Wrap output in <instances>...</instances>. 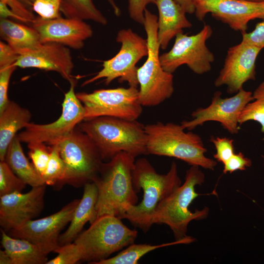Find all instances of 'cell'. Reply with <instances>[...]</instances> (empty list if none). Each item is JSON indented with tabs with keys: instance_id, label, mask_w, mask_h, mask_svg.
<instances>
[{
	"instance_id": "obj_1",
	"label": "cell",
	"mask_w": 264,
	"mask_h": 264,
	"mask_svg": "<svg viewBox=\"0 0 264 264\" xmlns=\"http://www.w3.org/2000/svg\"><path fill=\"white\" fill-rule=\"evenodd\" d=\"M132 182L136 193L143 190V198L139 203L129 206L119 219L146 232L154 224L158 204L181 184L176 164L173 161L167 174H159L146 158H139L135 161Z\"/></svg>"
},
{
	"instance_id": "obj_2",
	"label": "cell",
	"mask_w": 264,
	"mask_h": 264,
	"mask_svg": "<svg viewBox=\"0 0 264 264\" xmlns=\"http://www.w3.org/2000/svg\"><path fill=\"white\" fill-rule=\"evenodd\" d=\"M135 158L123 152L103 162L93 181L98 190L97 218L105 215L120 218L129 206L137 204L132 182Z\"/></svg>"
},
{
	"instance_id": "obj_3",
	"label": "cell",
	"mask_w": 264,
	"mask_h": 264,
	"mask_svg": "<svg viewBox=\"0 0 264 264\" xmlns=\"http://www.w3.org/2000/svg\"><path fill=\"white\" fill-rule=\"evenodd\" d=\"M77 126L96 145L103 161L123 152L134 157L148 154L145 125L136 120L100 116Z\"/></svg>"
},
{
	"instance_id": "obj_4",
	"label": "cell",
	"mask_w": 264,
	"mask_h": 264,
	"mask_svg": "<svg viewBox=\"0 0 264 264\" xmlns=\"http://www.w3.org/2000/svg\"><path fill=\"white\" fill-rule=\"evenodd\" d=\"M181 125L157 122L145 125L148 154L175 157L191 166L213 170L216 160L206 157L200 136L185 132Z\"/></svg>"
},
{
	"instance_id": "obj_5",
	"label": "cell",
	"mask_w": 264,
	"mask_h": 264,
	"mask_svg": "<svg viewBox=\"0 0 264 264\" xmlns=\"http://www.w3.org/2000/svg\"><path fill=\"white\" fill-rule=\"evenodd\" d=\"M203 173L198 166H191L186 172L184 183L163 199L156 208L153 224H165L172 231L175 241L186 239L189 223L193 220L205 219L209 210L205 207L192 212L189 209L192 202L200 194L195 190L197 185L204 181Z\"/></svg>"
},
{
	"instance_id": "obj_6",
	"label": "cell",
	"mask_w": 264,
	"mask_h": 264,
	"mask_svg": "<svg viewBox=\"0 0 264 264\" xmlns=\"http://www.w3.org/2000/svg\"><path fill=\"white\" fill-rule=\"evenodd\" d=\"M143 24L148 47L147 58L137 68L139 100L143 107L159 105L172 95L174 88L172 73L165 71L159 59L157 40V17L146 9Z\"/></svg>"
},
{
	"instance_id": "obj_7",
	"label": "cell",
	"mask_w": 264,
	"mask_h": 264,
	"mask_svg": "<svg viewBox=\"0 0 264 264\" xmlns=\"http://www.w3.org/2000/svg\"><path fill=\"white\" fill-rule=\"evenodd\" d=\"M137 236L117 217L101 216L80 234L74 242L82 255L81 261L95 264L113 253L134 243Z\"/></svg>"
},
{
	"instance_id": "obj_8",
	"label": "cell",
	"mask_w": 264,
	"mask_h": 264,
	"mask_svg": "<svg viewBox=\"0 0 264 264\" xmlns=\"http://www.w3.org/2000/svg\"><path fill=\"white\" fill-rule=\"evenodd\" d=\"M57 145L66 166L61 188L66 184L79 188L95 180L103 160L88 135L77 126Z\"/></svg>"
},
{
	"instance_id": "obj_9",
	"label": "cell",
	"mask_w": 264,
	"mask_h": 264,
	"mask_svg": "<svg viewBox=\"0 0 264 264\" xmlns=\"http://www.w3.org/2000/svg\"><path fill=\"white\" fill-rule=\"evenodd\" d=\"M116 41L121 44L119 52L111 59L104 61L102 69L84 82L83 86L102 78L108 85L118 79L120 82H126L129 86L137 88L138 67L136 65L142 58L148 55L147 40L131 29H123L118 32Z\"/></svg>"
},
{
	"instance_id": "obj_10",
	"label": "cell",
	"mask_w": 264,
	"mask_h": 264,
	"mask_svg": "<svg viewBox=\"0 0 264 264\" xmlns=\"http://www.w3.org/2000/svg\"><path fill=\"white\" fill-rule=\"evenodd\" d=\"M137 87L100 89L76 95L85 109L84 120L100 116H110L136 120L142 112Z\"/></svg>"
},
{
	"instance_id": "obj_11",
	"label": "cell",
	"mask_w": 264,
	"mask_h": 264,
	"mask_svg": "<svg viewBox=\"0 0 264 264\" xmlns=\"http://www.w3.org/2000/svg\"><path fill=\"white\" fill-rule=\"evenodd\" d=\"M212 33L211 26L205 24L195 35H188L183 32L177 34L172 48L159 56L163 69L173 74L178 67L185 65L197 74L209 72L212 68L215 56L207 46L206 42Z\"/></svg>"
},
{
	"instance_id": "obj_12",
	"label": "cell",
	"mask_w": 264,
	"mask_h": 264,
	"mask_svg": "<svg viewBox=\"0 0 264 264\" xmlns=\"http://www.w3.org/2000/svg\"><path fill=\"white\" fill-rule=\"evenodd\" d=\"M69 82L70 88L65 94L60 117L48 124L29 123L23 131L17 134L21 142L27 144L43 143L48 146L57 145L84 121V107L74 91L76 81L73 79Z\"/></svg>"
},
{
	"instance_id": "obj_13",
	"label": "cell",
	"mask_w": 264,
	"mask_h": 264,
	"mask_svg": "<svg viewBox=\"0 0 264 264\" xmlns=\"http://www.w3.org/2000/svg\"><path fill=\"white\" fill-rule=\"evenodd\" d=\"M221 95L220 91L215 92L209 106L197 109L192 113V119L181 123L183 129L191 131L206 122L216 121L229 133H238L239 116L245 106L253 101L252 93L242 88L232 97L223 98Z\"/></svg>"
},
{
	"instance_id": "obj_14",
	"label": "cell",
	"mask_w": 264,
	"mask_h": 264,
	"mask_svg": "<svg viewBox=\"0 0 264 264\" xmlns=\"http://www.w3.org/2000/svg\"><path fill=\"white\" fill-rule=\"evenodd\" d=\"M195 13L202 21L208 14L242 33L245 32L248 22L258 18L264 19V1L244 0H192Z\"/></svg>"
},
{
	"instance_id": "obj_15",
	"label": "cell",
	"mask_w": 264,
	"mask_h": 264,
	"mask_svg": "<svg viewBox=\"0 0 264 264\" xmlns=\"http://www.w3.org/2000/svg\"><path fill=\"white\" fill-rule=\"evenodd\" d=\"M80 200L75 199L47 217L29 220L20 228L9 231V235L27 240L49 253L54 252L60 246L61 231L70 223Z\"/></svg>"
},
{
	"instance_id": "obj_16",
	"label": "cell",
	"mask_w": 264,
	"mask_h": 264,
	"mask_svg": "<svg viewBox=\"0 0 264 264\" xmlns=\"http://www.w3.org/2000/svg\"><path fill=\"white\" fill-rule=\"evenodd\" d=\"M261 49L242 42L230 47L227 50L223 66L214 85L227 87L229 94L236 93L243 84L254 80L256 61Z\"/></svg>"
},
{
	"instance_id": "obj_17",
	"label": "cell",
	"mask_w": 264,
	"mask_h": 264,
	"mask_svg": "<svg viewBox=\"0 0 264 264\" xmlns=\"http://www.w3.org/2000/svg\"><path fill=\"white\" fill-rule=\"evenodd\" d=\"M46 184L28 192H15L0 196V225L6 232L20 228L33 220L44 206Z\"/></svg>"
},
{
	"instance_id": "obj_18",
	"label": "cell",
	"mask_w": 264,
	"mask_h": 264,
	"mask_svg": "<svg viewBox=\"0 0 264 264\" xmlns=\"http://www.w3.org/2000/svg\"><path fill=\"white\" fill-rule=\"evenodd\" d=\"M18 57L14 66L21 68H35L59 73L70 81L74 63L68 47L61 44L41 43L32 48L16 50Z\"/></svg>"
},
{
	"instance_id": "obj_19",
	"label": "cell",
	"mask_w": 264,
	"mask_h": 264,
	"mask_svg": "<svg viewBox=\"0 0 264 264\" xmlns=\"http://www.w3.org/2000/svg\"><path fill=\"white\" fill-rule=\"evenodd\" d=\"M38 32L41 43H54L81 49L93 35L91 26L84 20L68 18L44 20L36 18L30 23Z\"/></svg>"
},
{
	"instance_id": "obj_20",
	"label": "cell",
	"mask_w": 264,
	"mask_h": 264,
	"mask_svg": "<svg viewBox=\"0 0 264 264\" xmlns=\"http://www.w3.org/2000/svg\"><path fill=\"white\" fill-rule=\"evenodd\" d=\"M155 4L158 12L157 40L160 48L165 49L174 37L192 24L184 9L174 0H156Z\"/></svg>"
},
{
	"instance_id": "obj_21",
	"label": "cell",
	"mask_w": 264,
	"mask_h": 264,
	"mask_svg": "<svg viewBox=\"0 0 264 264\" xmlns=\"http://www.w3.org/2000/svg\"><path fill=\"white\" fill-rule=\"evenodd\" d=\"M97 198L98 190L94 182L84 186L82 198L75 209L70 224L66 231L60 235V246L72 242L80 234L87 222L91 224L96 220Z\"/></svg>"
},
{
	"instance_id": "obj_22",
	"label": "cell",
	"mask_w": 264,
	"mask_h": 264,
	"mask_svg": "<svg viewBox=\"0 0 264 264\" xmlns=\"http://www.w3.org/2000/svg\"><path fill=\"white\" fill-rule=\"evenodd\" d=\"M31 114L28 110L9 101L0 112V160L4 161L8 148L17 132L30 123Z\"/></svg>"
},
{
	"instance_id": "obj_23",
	"label": "cell",
	"mask_w": 264,
	"mask_h": 264,
	"mask_svg": "<svg viewBox=\"0 0 264 264\" xmlns=\"http://www.w3.org/2000/svg\"><path fill=\"white\" fill-rule=\"evenodd\" d=\"M1 244L12 264H43L47 261V251L27 240L14 238L1 229Z\"/></svg>"
},
{
	"instance_id": "obj_24",
	"label": "cell",
	"mask_w": 264,
	"mask_h": 264,
	"mask_svg": "<svg viewBox=\"0 0 264 264\" xmlns=\"http://www.w3.org/2000/svg\"><path fill=\"white\" fill-rule=\"evenodd\" d=\"M21 142L16 135L10 144L5 161L12 171L26 184L32 187L45 184L32 163L24 154Z\"/></svg>"
},
{
	"instance_id": "obj_25",
	"label": "cell",
	"mask_w": 264,
	"mask_h": 264,
	"mask_svg": "<svg viewBox=\"0 0 264 264\" xmlns=\"http://www.w3.org/2000/svg\"><path fill=\"white\" fill-rule=\"evenodd\" d=\"M0 35L15 50L34 47L41 44L40 35L33 27L8 19L0 18Z\"/></svg>"
},
{
	"instance_id": "obj_26",
	"label": "cell",
	"mask_w": 264,
	"mask_h": 264,
	"mask_svg": "<svg viewBox=\"0 0 264 264\" xmlns=\"http://www.w3.org/2000/svg\"><path fill=\"white\" fill-rule=\"evenodd\" d=\"M195 239L189 236L181 241L157 245L150 244H134L129 245L115 256L103 260L95 264H137L145 255L156 249L178 244H187L193 242Z\"/></svg>"
},
{
	"instance_id": "obj_27",
	"label": "cell",
	"mask_w": 264,
	"mask_h": 264,
	"mask_svg": "<svg viewBox=\"0 0 264 264\" xmlns=\"http://www.w3.org/2000/svg\"><path fill=\"white\" fill-rule=\"evenodd\" d=\"M61 12L68 18L90 20L103 25L108 22L93 0H61Z\"/></svg>"
},
{
	"instance_id": "obj_28",
	"label": "cell",
	"mask_w": 264,
	"mask_h": 264,
	"mask_svg": "<svg viewBox=\"0 0 264 264\" xmlns=\"http://www.w3.org/2000/svg\"><path fill=\"white\" fill-rule=\"evenodd\" d=\"M253 101L248 103L242 111L239 117V126L248 121L259 123L261 131L264 133V81L252 93Z\"/></svg>"
},
{
	"instance_id": "obj_29",
	"label": "cell",
	"mask_w": 264,
	"mask_h": 264,
	"mask_svg": "<svg viewBox=\"0 0 264 264\" xmlns=\"http://www.w3.org/2000/svg\"><path fill=\"white\" fill-rule=\"evenodd\" d=\"M50 146V155L43 178L46 185L60 189L66 173L65 163L60 155L57 145Z\"/></svg>"
},
{
	"instance_id": "obj_30",
	"label": "cell",
	"mask_w": 264,
	"mask_h": 264,
	"mask_svg": "<svg viewBox=\"0 0 264 264\" xmlns=\"http://www.w3.org/2000/svg\"><path fill=\"white\" fill-rule=\"evenodd\" d=\"M27 184L11 169L5 161L0 162V196L22 192Z\"/></svg>"
},
{
	"instance_id": "obj_31",
	"label": "cell",
	"mask_w": 264,
	"mask_h": 264,
	"mask_svg": "<svg viewBox=\"0 0 264 264\" xmlns=\"http://www.w3.org/2000/svg\"><path fill=\"white\" fill-rule=\"evenodd\" d=\"M27 146L29 157L36 170L43 176L49 159L50 146L43 143H29Z\"/></svg>"
},
{
	"instance_id": "obj_32",
	"label": "cell",
	"mask_w": 264,
	"mask_h": 264,
	"mask_svg": "<svg viewBox=\"0 0 264 264\" xmlns=\"http://www.w3.org/2000/svg\"><path fill=\"white\" fill-rule=\"evenodd\" d=\"M54 252L57 256L45 264H74L82 260L79 248L74 242L60 246Z\"/></svg>"
},
{
	"instance_id": "obj_33",
	"label": "cell",
	"mask_w": 264,
	"mask_h": 264,
	"mask_svg": "<svg viewBox=\"0 0 264 264\" xmlns=\"http://www.w3.org/2000/svg\"><path fill=\"white\" fill-rule=\"evenodd\" d=\"M32 8L40 17L44 20L61 17V0H34Z\"/></svg>"
},
{
	"instance_id": "obj_34",
	"label": "cell",
	"mask_w": 264,
	"mask_h": 264,
	"mask_svg": "<svg viewBox=\"0 0 264 264\" xmlns=\"http://www.w3.org/2000/svg\"><path fill=\"white\" fill-rule=\"evenodd\" d=\"M210 141L216 149L214 158L223 164L235 153L234 140L227 137L211 136Z\"/></svg>"
},
{
	"instance_id": "obj_35",
	"label": "cell",
	"mask_w": 264,
	"mask_h": 264,
	"mask_svg": "<svg viewBox=\"0 0 264 264\" xmlns=\"http://www.w3.org/2000/svg\"><path fill=\"white\" fill-rule=\"evenodd\" d=\"M17 68L14 65L0 66V112L9 102L8 89L11 76Z\"/></svg>"
},
{
	"instance_id": "obj_36",
	"label": "cell",
	"mask_w": 264,
	"mask_h": 264,
	"mask_svg": "<svg viewBox=\"0 0 264 264\" xmlns=\"http://www.w3.org/2000/svg\"><path fill=\"white\" fill-rule=\"evenodd\" d=\"M156 0H128V12L130 18L139 24L143 25L144 12L146 6L151 3L155 4Z\"/></svg>"
},
{
	"instance_id": "obj_37",
	"label": "cell",
	"mask_w": 264,
	"mask_h": 264,
	"mask_svg": "<svg viewBox=\"0 0 264 264\" xmlns=\"http://www.w3.org/2000/svg\"><path fill=\"white\" fill-rule=\"evenodd\" d=\"M242 34V42L262 50L264 48V19L256 24L252 31L248 33L245 32Z\"/></svg>"
},
{
	"instance_id": "obj_38",
	"label": "cell",
	"mask_w": 264,
	"mask_h": 264,
	"mask_svg": "<svg viewBox=\"0 0 264 264\" xmlns=\"http://www.w3.org/2000/svg\"><path fill=\"white\" fill-rule=\"evenodd\" d=\"M223 165V173L231 174L238 170H245L251 166L252 162L242 152H239L235 153Z\"/></svg>"
},
{
	"instance_id": "obj_39",
	"label": "cell",
	"mask_w": 264,
	"mask_h": 264,
	"mask_svg": "<svg viewBox=\"0 0 264 264\" xmlns=\"http://www.w3.org/2000/svg\"><path fill=\"white\" fill-rule=\"evenodd\" d=\"M15 13L25 19L28 23H31L36 17L30 9V7L20 0H0Z\"/></svg>"
},
{
	"instance_id": "obj_40",
	"label": "cell",
	"mask_w": 264,
	"mask_h": 264,
	"mask_svg": "<svg viewBox=\"0 0 264 264\" xmlns=\"http://www.w3.org/2000/svg\"><path fill=\"white\" fill-rule=\"evenodd\" d=\"M18 54L8 44L0 42V66L15 64Z\"/></svg>"
},
{
	"instance_id": "obj_41",
	"label": "cell",
	"mask_w": 264,
	"mask_h": 264,
	"mask_svg": "<svg viewBox=\"0 0 264 264\" xmlns=\"http://www.w3.org/2000/svg\"><path fill=\"white\" fill-rule=\"evenodd\" d=\"M0 16L1 19L12 18L18 21L28 23L25 19L17 15L6 4L1 1H0Z\"/></svg>"
},
{
	"instance_id": "obj_42",
	"label": "cell",
	"mask_w": 264,
	"mask_h": 264,
	"mask_svg": "<svg viewBox=\"0 0 264 264\" xmlns=\"http://www.w3.org/2000/svg\"><path fill=\"white\" fill-rule=\"evenodd\" d=\"M185 11L186 13L192 14L195 13V7L192 0H174Z\"/></svg>"
},
{
	"instance_id": "obj_43",
	"label": "cell",
	"mask_w": 264,
	"mask_h": 264,
	"mask_svg": "<svg viewBox=\"0 0 264 264\" xmlns=\"http://www.w3.org/2000/svg\"><path fill=\"white\" fill-rule=\"evenodd\" d=\"M0 264H12L11 259L4 250L0 251Z\"/></svg>"
},
{
	"instance_id": "obj_44",
	"label": "cell",
	"mask_w": 264,
	"mask_h": 264,
	"mask_svg": "<svg viewBox=\"0 0 264 264\" xmlns=\"http://www.w3.org/2000/svg\"><path fill=\"white\" fill-rule=\"evenodd\" d=\"M111 7L115 16L119 17L121 15V12L114 0H106Z\"/></svg>"
},
{
	"instance_id": "obj_45",
	"label": "cell",
	"mask_w": 264,
	"mask_h": 264,
	"mask_svg": "<svg viewBox=\"0 0 264 264\" xmlns=\"http://www.w3.org/2000/svg\"><path fill=\"white\" fill-rule=\"evenodd\" d=\"M22 2H23L24 4H25L27 6H28L29 7H32V3L29 1V0H20Z\"/></svg>"
},
{
	"instance_id": "obj_46",
	"label": "cell",
	"mask_w": 264,
	"mask_h": 264,
	"mask_svg": "<svg viewBox=\"0 0 264 264\" xmlns=\"http://www.w3.org/2000/svg\"><path fill=\"white\" fill-rule=\"evenodd\" d=\"M247 0V1H254V2H262V1H264V0Z\"/></svg>"
},
{
	"instance_id": "obj_47",
	"label": "cell",
	"mask_w": 264,
	"mask_h": 264,
	"mask_svg": "<svg viewBox=\"0 0 264 264\" xmlns=\"http://www.w3.org/2000/svg\"><path fill=\"white\" fill-rule=\"evenodd\" d=\"M262 157L263 159V165H264V155H262Z\"/></svg>"
},
{
	"instance_id": "obj_48",
	"label": "cell",
	"mask_w": 264,
	"mask_h": 264,
	"mask_svg": "<svg viewBox=\"0 0 264 264\" xmlns=\"http://www.w3.org/2000/svg\"><path fill=\"white\" fill-rule=\"evenodd\" d=\"M29 0L31 2V3L32 4V2L34 0Z\"/></svg>"
},
{
	"instance_id": "obj_49",
	"label": "cell",
	"mask_w": 264,
	"mask_h": 264,
	"mask_svg": "<svg viewBox=\"0 0 264 264\" xmlns=\"http://www.w3.org/2000/svg\"><path fill=\"white\" fill-rule=\"evenodd\" d=\"M30 1V0H29Z\"/></svg>"
}]
</instances>
